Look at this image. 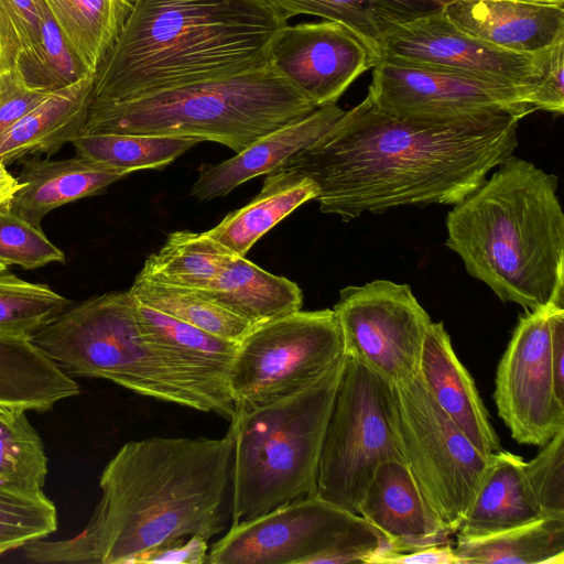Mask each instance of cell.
<instances>
[{
    "instance_id": "cell-1",
    "label": "cell",
    "mask_w": 564,
    "mask_h": 564,
    "mask_svg": "<svg viewBox=\"0 0 564 564\" xmlns=\"http://www.w3.org/2000/svg\"><path fill=\"white\" fill-rule=\"evenodd\" d=\"M519 119L398 118L366 97L284 165L312 178L324 214L352 220L400 206L455 205L513 155Z\"/></svg>"
},
{
    "instance_id": "cell-2",
    "label": "cell",
    "mask_w": 564,
    "mask_h": 564,
    "mask_svg": "<svg viewBox=\"0 0 564 564\" xmlns=\"http://www.w3.org/2000/svg\"><path fill=\"white\" fill-rule=\"evenodd\" d=\"M234 433L153 436L123 444L105 466L101 497L84 529L22 547L35 563L133 564L191 536L207 541L230 519Z\"/></svg>"
},
{
    "instance_id": "cell-3",
    "label": "cell",
    "mask_w": 564,
    "mask_h": 564,
    "mask_svg": "<svg viewBox=\"0 0 564 564\" xmlns=\"http://www.w3.org/2000/svg\"><path fill=\"white\" fill-rule=\"evenodd\" d=\"M288 21L270 0H129L95 74L91 104L263 67Z\"/></svg>"
},
{
    "instance_id": "cell-4",
    "label": "cell",
    "mask_w": 564,
    "mask_h": 564,
    "mask_svg": "<svg viewBox=\"0 0 564 564\" xmlns=\"http://www.w3.org/2000/svg\"><path fill=\"white\" fill-rule=\"evenodd\" d=\"M496 169L448 212L446 246L501 302L564 307L558 178L513 155Z\"/></svg>"
},
{
    "instance_id": "cell-5",
    "label": "cell",
    "mask_w": 564,
    "mask_h": 564,
    "mask_svg": "<svg viewBox=\"0 0 564 564\" xmlns=\"http://www.w3.org/2000/svg\"><path fill=\"white\" fill-rule=\"evenodd\" d=\"M67 376L98 378L159 401L231 421V395L195 375L141 330L129 291L70 305L31 336Z\"/></svg>"
},
{
    "instance_id": "cell-6",
    "label": "cell",
    "mask_w": 564,
    "mask_h": 564,
    "mask_svg": "<svg viewBox=\"0 0 564 564\" xmlns=\"http://www.w3.org/2000/svg\"><path fill=\"white\" fill-rule=\"evenodd\" d=\"M316 107L269 63L229 77L90 104L83 133L184 137L235 153Z\"/></svg>"
},
{
    "instance_id": "cell-7",
    "label": "cell",
    "mask_w": 564,
    "mask_h": 564,
    "mask_svg": "<svg viewBox=\"0 0 564 564\" xmlns=\"http://www.w3.org/2000/svg\"><path fill=\"white\" fill-rule=\"evenodd\" d=\"M346 360L344 354L297 393L237 412L229 421L234 433L231 524L316 495L322 451Z\"/></svg>"
},
{
    "instance_id": "cell-8",
    "label": "cell",
    "mask_w": 564,
    "mask_h": 564,
    "mask_svg": "<svg viewBox=\"0 0 564 564\" xmlns=\"http://www.w3.org/2000/svg\"><path fill=\"white\" fill-rule=\"evenodd\" d=\"M391 417L403 463L433 511L456 533L490 456L440 408L417 375L391 386Z\"/></svg>"
},
{
    "instance_id": "cell-9",
    "label": "cell",
    "mask_w": 564,
    "mask_h": 564,
    "mask_svg": "<svg viewBox=\"0 0 564 564\" xmlns=\"http://www.w3.org/2000/svg\"><path fill=\"white\" fill-rule=\"evenodd\" d=\"M384 460H402L391 417V384L347 356L322 451L316 495L358 514Z\"/></svg>"
},
{
    "instance_id": "cell-10",
    "label": "cell",
    "mask_w": 564,
    "mask_h": 564,
    "mask_svg": "<svg viewBox=\"0 0 564 564\" xmlns=\"http://www.w3.org/2000/svg\"><path fill=\"white\" fill-rule=\"evenodd\" d=\"M344 355L334 310L297 311L259 325L239 343L228 386L235 413L305 389Z\"/></svg>"
},
{
    "instance_id": "cell-11",
    "label": "cell",
    "mask_w": 564,
    "mask_h": 564,
    "mask_svg": "<svg viewBox=\"0 0 564 564\" xmlns=\"http://www.w3.org/2000/svg\"><path fill=\"white\" fill-rule=\"evenodd\" d=\"M333 310L346 356L391 386L417 375L423 340L432 319L408 284L373 280L346 286Z\"/></svg>"
},
{
    "instance_id": "cell-12",
    "label": "cell",
    "mask_w": 564,
    "mask_h": 564,
    "mask_svg": "<svg viewBox=\"0 0 564 564\" xmlns=\"http://www.w3.org/2000/svg\"><path fill=\"white\" fill-rule=\"evenodd\" d=\"M367 97L398 118L454 119L505 113L522 119L534 111L535 87L508 85L462 73L381 58L373 67Z\"/></svg>"
},
{
    "instance_id": "cell-13",
    "label": "cell",
    "mask_w": 564,
    "mask_h": 564,
    "mask_svg": "<svg viewBox=\"0 0 564 564\" xmlns=\"http://www.w3.org/2000/svg\"><path fill=\"white\" fill-rule=\"evenodd\" d=\"M557 306L520 316L497 367L498 414L520 444L543 446L564 429V402L555 393L551 359L552 314Z\"/></svg>"
},
{
    "instance_id": "cell-14",
    "label": "cell",
    "mask_w": 564,
    "mask_h": 564,
    "mask_svg": "<svg viewBox=\"0 0 564 564\" xmlns=\"http://www.w3.org/2000/svg\"><path fill=\"white\" fill-rule=\"evenodd\" d=\"M361 520L317 495L231 524L208 550V564H310Z\"/></svg>"
},
{
    "instance_id": "cell-15",
    "label": "cell",
    "mask_w": 564,
    "mask_h": 564,
    "mask_svg": "<svg viewBox=\"0 0 564 564\" xmlns=\"http://www.w3.org/2000/svg\"><path fill=\"white\" fill-rule=\"evenodd\" d=\"M549 51L522 54L496 47L459 30L440 9L390 34L381 46L379 61L395 58L508 85L536 87Z\"/></svg>"
},
{
    "instance_id": "cell-16",
    "label": "cell",
    "mask_w": 564,
    "mask_h": 564,
    "mask_svg": "<svg viewBox=\"0 0 564 564\" xmlns=\"http://www.w3.org/2000/svg\"><path fill=\"white\" fill-rule=\"evenodd\" d=\"M268 63L318 108L336 104L377 58L347 28L325 20L285 24L270 45Z\"/></svg>"
},
{
    "instance_id": "cell-17",
    "label": "cell",
    "mask_w": 564,
    "mask_h": 564,
    "mask_svg": "<svg viewBox=\"0 0 564 564\" xmlns=\"http://www.w3.org/2000/svg\"><path fill=\"white\" fill-rule=\"evenodd\" d=\"M358 514L382 538L383 546L378 553L447 544L453 534L401 460H384L378 466L360 500Z\"/></svg>"
},
{
    "instance_id": "cell-18",
    "label": "cell",
    "mask_w": 564,
    "mask_h": 564,
    "mask_svg": "<svg viewBox=\"0 0 564 564\" xmlns=\"http://www.w3.org/2000/svg\"><path fill=\"white\" fill-rule=\"evenodd\" d=\"M468 35L496 47L541 54L564 40V7L519 0H451L442 8Z\"/></svg>"
},
{
    "instance_id": "cell-19",
    "label": "cell",
    "mask_w": 564,
    "mask_h": 564,
    "mask_svg": "<svg viewBox=\"0 0 564 564\" xmlns=\"http://www.w3.org/2000/svg\"><path fill=\"white\" fill-rule=\"evenodd\" d=\"M345 113L346 110L337 102L318 107L310 115L262 135L228 160L202 164L191 195L198 200L219 198L256 176L278 170L322 138Z\"/></svg>"
},
{
    "instance_id": "cell-20",
    "label": "cell",
    "mask_w": 564,
    "mask_h": 564,
    "mask_svg": "<svg viewBox=\"0 0 564 564\" xmlns=\"http://www.w3.org/2000/svg\"><path fill=\"white\" fill-rule=\"evenodd\" d=\"M417 376L440 408L485 456L500 449L499 437L469 371L458 359L442 322L426 330Z\"/></svg>"
},
{
    "instance_id": "cell-21",
    "label": "cell",
    "mask_w": 564,
    "mask_h": 564,
    "mask_svg": "<svg viewBox=\"0 0 564 564\" xmlns=\"http://www.w3.org/2000/svg\"><path fill=\"white\" fill-rule=\"evenodd\" d=\"M128 172L76 155L64 160L28 159L17 180L21 183L7 204L11 213L41 228L53 209L102 192Z\"/></svg>"
},
{
    "instance_id": "cell-22",
    "label": "cell",
    "mask_w": 564,
    "mask_h": 564,
    "mask_svg": "<svg viewBox=\"0 0 564 564\" xmlns=\"http://www.w3.org/2000/svg\"><path fill=\"white\" fill-rule=\"evenodd\" d=\"M95 75L50 91L0 134V160L10 164L34 154H52L83 134L93 100Z\"/></svg>"
},
{
    "instance_id": "cell-23",
    "label": "cell",
    "mask_w": 564,
    "mask_h": 564,
    "mask_svg": "<svg viewBox=\"0 0 564 564\" xmlns=\"http://www.w3.org/2000/svg\"><path fill=\"white\" fill-rule=\"evenodd\" d=\"M524 462L501 448L490 455L457 538L486 536L544 518L527 485Z\"/></svg>"
},
{
    "instance_id": "cell-24",
    "label": "cell",
    "mask_w": 564,
    "mask_h": 564,
    "mask_svg": "<svg viewBox=\"0 0 564 564\" xmlns=\"http://www.w3.org/2000/svg\"><path fill=\"white\" fill-rule=\"evenodd\" d=\"M79 393L78 383L30 338L0 335V406L43 413Z\"/></svg>"
},
{
    "instance_id": "cell-25",
    "label": "cell",
    "mask_w": 564,
    "mask_h": 564,
    "mask_svg": "<svg viewBox=\"0 0 564 564\" xmlns=\"http://www.w3.org/2000/svg\"><path fill=\"white\" fill-rule=\"evenodd\" d=\"M318 187L308 176L283 166L269 173L260 193L205 231L239 257L302 204L316 199Z\"/></svg>"
},
{
    "instance_id": "cell-26",
    "label": "cell",
    "mask_w": 564,
    "mask_h": 564,
    "mask_svg": "<svg viewBox=\"0 0 564 564\" xmlns=\"http://www.w3.org/2000/svg\"><path fill=\"white\" fill-rule=\"evenodd\" d=\"M288 19L316 15L354 33L375 55L402 25L443 8L444 0H270Z\"/></svg>"
},
{
    "instance_id": "cell-27",
    "label": "cell",
    "mask_w": 564,
    "mask_h": 564,
    "mask_svg": "<svg viewBox=\"0 0 564 564\" xmlns=\"http://www.w3.org/2000/svg\"><path fill=\"white\" fill-rule=\"evenodd\" d=\"M204 294L253 327L297 312L303 305L299 285L236 256Z\"/></svg>"
},
{
    "instance_id": "cell-28",
    "label": "cell",
    "mask_w": 564,
    "mask_h": 564,
    "mask_svg": "<svg viewBox=\"0 0 564 564\" xmlns=\"http://www.w3.org/2000/svg\"><path fill=\"white\" fill-rule=\"evenodd\" d=\"M134 301L139 326L151 341L195 375L230 394L228 378L239 343L215 336Z\"/></svg>"
},
{
    "instance_id": "cell-29",
    "label": "cell",
    "mask_w": 564,
    "mask_h": 564,
    "mask_svg": "<svg viewBox=\"0 0 564 564\" xmlns=\"http://www.w3.org/2000/svg\"><path fill=\"white\" fill-rule=\"evenodd\" d=\"M236 256L206 232L173 231L162 248L147 258L137 278L207 291Z\"/></svg>"
},
{
    "instance_id": "cell-30",
    "label": "cell",
    "mask_w": 564,
    "mask_h": 564,
    "mask_svg": "<svg viewBox=\"0 0 564 564\" xmlns=\"http://www.w3.org/2000/svg\"><path fill=\"white\" fill-rule=\"evenodd\" d=\"M463 564H563L564 517L539 520L480 538H457Z\"/></svg>"
},
{
    "instance_id": "cell-31",
    "label": "cell",
    "mask_w": 564,
    "mask_h": 564,
    "mask_svg": "<svg viewBox=\"0 0 564 564\" xmlns=\"http://www.w3.org/2000/svg\"><path fill=\"white\" fill-rule=\"evenodd\" d=\"M85 72L96 74L128 7L121 0H41Z\"/></svg>"
},
{
    "instance_id": "cell-32",
    "label": "cell",
    "mask_w": 564,
    "mask_h": 564,
    "mask_svg": "<svg viewBox=\"0 0 564 564\" xmlns=\"http://www.w3.org/2000/svg\"><path fill=\"white\" fill-rule=\"evenodd\" d=\"M129 292L140 303L215 336L240 343L254 328L202 291L135 276Z\"/></svg>"
},
{
    "instance_id": "cell-33",
    "label": "cell",
    "mask_w": 564,
    "mask_h": 564,
    "mask_svg": "<svg viewBox=\"0 0 564 564\" xmlns=\"http://www.w3.org/2000/svg\"><path fill=\"white\" fill-rule=\"evenodd\" d=\"M197 143L184 137L126 133H83L72 142L78 155L129 174L162 169Z\"/></svg>"
},
{
    "instance_id": "cell-34",
    "label": "cell",
    "mask_w": 564,
    "mask_h": 564,
    "mask_svg": "<svg viewBox=\"0 0 564 564\" xmlns=\"http://www.w3.org/2000/svg\"><path fill=\"white\" fill-rule=\"evenodd\" d=\"M70 305L50 286L0 270V335L30 338Z\"/></svg>"
},
{
    "instance_id": "cell-35",
    "label": "cell",
    "mask_w": 564,
    "mask_h": 564,
    "mask_svg": "<svg viewBox=\"0 0 564 564\" xmlns=\"http://www.w3.org/2000/svg\"><path fill=\"white\" fill-rule=\"evenodd\" d=\"M57 523L56 506L43 488L0 481V556L47 538Z\"/></svg>"
},
{
    "instance_id": "cell-36",
    "label": "cell",
    "mask_w": 564,
    "mask_h": 564,
    "mask_svg": "<svg viewBox=\"0 0 564 564\" xmlns=\"http://www.w3.org/2000/svg\"><path fill=\"white\" fill-rule=\"evenodd\" d=\"M25 413L0 406V481L43 488L47 457L42 438Z\"/></svg>"
},
{
    "instance_id": "cell-37",
    "label": "cell",
    "mask_w": 564,
    "mask_h": 564,
    "mask_svg": "<svg viewBox=\"0 0 564 564\" xmlns=\"http://www.w3.org/2000/svg\"><path fill=\"white\" fill-rule=\"evenodd\" d=\"M40 0H0V73L20 64L25 78L41 53Z\"/></svg>"
},
{
    "instance_id": "cell-38",
    "label": "cell",
    "mask_w": 564,
    "mask_h": 564,
    "mask_svg": "<svg viewBox=\"0 0 564 564\" xmlns=\"http://www.w3.org/2000/svg\"><path fill=\"white\" fill-rule=\"evenodd\" d=\"M0 261L24 269H36L53 262H65L64 252L25 219L0 208Z\"/></svg>"
},
{
    "instance_id": "cell-39",
    "label": "cell",
    "mask_w": 564,
    "mask_h": 564,
    "mask_svg": "<svg viewBox=\"0 0 564 564\" xmlns=\"http://www.w3.org/2000/svg\"><path fill=\"white\" fill-rule=\"evenodd\" d=\"M523 473L543 517H564V429L524 462Z\"/></svg>"
},
{
    "instance_id": "cell-40",
    "label": "cell",
    "mask_w": 564,
    "mask_h": 564,
    "mask_svg": "<svg viewBox=\"0 0 564 564\" xmlns=\"http://www.w3.org/2000/svg\"><path fill=\"white\" fill-rule=\"evenodd\" d=\"M41 53L37 65L26 78L36 87L54 90L88 74L66 44L52 15L40 0Z\"/></svg>"
},
{
    "instance_id": "cell-41",
    "label": "cell",
    "mask_w": 564,
    "mask_h": 564,
    "mask_svg": "<svg viewBox=\"0 0 564 564\" xmlns=\"http://www.w3.org/2000/svg\"><path fill=\"white\" fill-rule=\"evenodd\" d=\"M50 91L31 85L20 64L0 73V134L33 109Z\"/></svg>"
},
{
    "instance_id": "cell-42",
    "label": "cell",
    "mask_w": 564,
    "mask_h": 564,
    "mask_svg": "<svg viewBox=\"0 0 564 564\" xmlns=\"http://www.w3.org/2000/svg\"><path fill=\"white\" fill-rule=\"evenodd\" d=\"M564 40L557 42L546 56L541 83L530 96L534 110H544L555 115L564 112Z\"/></svg>"
},
{
    "instance_id": "cell-43",
    "label": "cell",
    "mask_w": 564,
    "mask_h": 564,
    "mask_svg": "<svg viewBox=\"0 0 564 564\" xmlns=\"http://www.w3.org/2000/svg\"><path fill=\"white\" fill-rule=\"evenodd\" d=\"M208 550L207 540L195 535L165 547L143 553L135 558L133 564H207Z\"/></svg>"
},
{
    "instance_id": "cell-44",
    "label": "cell",
    "mask_w": 564,
    "mask_h": 564,
    "mask_svg": "<svg viewBox=\"0 0 564 564\" xmlns=\"http://www.w3.org/2000/svg\"><path fill=\"white\" fill-rule=\"evenodd\" d=\"M463 564L455 549L447 544H437L410 552H381L368 564Z\"/></svg>"
},
{
    "instance_id": "cell-45",
    "label": "cell",
    "mask_w": 564,
    "mask_h": 564,
    "mask_svg": "<svg viewBox=\"0 0 564 564\" xmlns=\"http://www.w3.org/2000/svg\"><path fill=\"white\" fill-rule=\"evenodd\" d=\"M551 359L555 393L564 402V307L560 306L552 314Z\"/></svg>"
},
{
    "instance_id": "cell-46",
    "label": "cell",
    "mask_w": 564,
    "mask_h": 564,
    "mask_svg": "<svg viewBox=\"0 0 564 564\" xmlns=\"http://www.w3.org/2000/svg\"><path fill=\"white\" fill-rule=\"evenodd\" d=\"M21 183L7 169V164L0 160V208L6 207Z\"/></svg>"
},
{
    "instance_id": "cell-47",
    "label": "cell",
    "mask_w": 564,
    "mask_h": 564,
    "mask_svg": "<svg viewBox=\"0 0 564 564\" xmlns=\"http://www.w3.org/2000/svg\"><path fill=\"white\" fill-rule=\"evenodd\" d=\"M527 2H535V3H544V4H553V6H562L564 7V0H519Z\"/></svg>"
},
{
    "instance_id": "cell-48",
    "label": "cell",
    "mask_w": 564,
    "mask_h": 564,
    "mask_svg": "<svg viewBox=\"0 0 564 564\" xmlns=\"http://www.w3.org/2000/svg\"><path fill=\"white\" fill-rule=\"evenodd\" d=\"M4 269H8V265L6 263H3L2 261H0V270H4Z\"/></svg>"
},
{
    "instance_id": "cell-49",
    "label": "cell",
    "mask_w": 564,
    "mask_h": 564,
    "mask_svg": "<svg viewBox=\"0 0 564 564\" xmlns=\"http://www.w3.org/2000/svg\"><path fill=\"white\" fill-rule=\"evenodd\" d=\"M127 7L129 4V0H121Z\"/></svg>"
},
{
    "instance_id": "cell-50",
    "label": "cell",
    "mask_w": 564,
    "mask_h": 564,
    "mask_svg": "<svg viewBox=\"0 0 564 564\" xmlns=\"http://www.w3.org/2000/svg\"><path fill=\"white\" fill-rule=\"evenodd\" d=\"M444 1H445V3H446L447 1H451V0H444Z\"/></svg>"
}]
</instances>
